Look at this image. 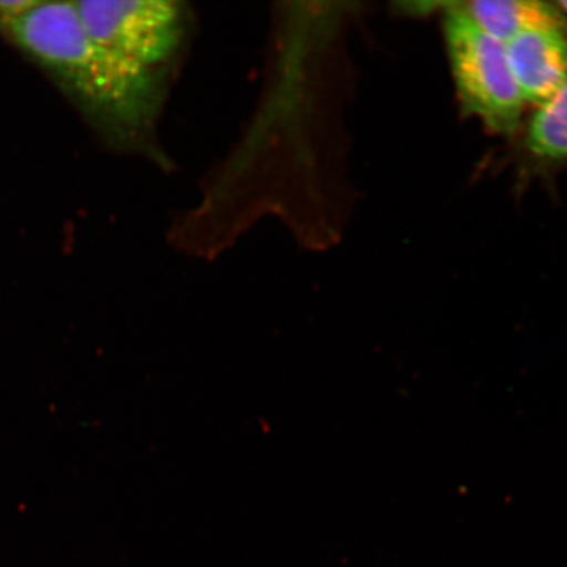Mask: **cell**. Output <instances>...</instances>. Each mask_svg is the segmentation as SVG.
I'll use <instances>...</instances> for the list:
<instances>
[{
	"mask_svg": "<svg viewBox=\"0 0 567 567\" xmlns=\"http://www.w3.org/2000/svg\"><path fill=\"white\" fill-rule=\"evenodd\" d=\"M0 28L101 122L118 131L137 130L147 123L153 75L120 65L99 48L75 2H39Z\"/></svg>",
	"mask_w": 567,
	"mask_h": 567,
	"instance_id": "obj_1",
	"label": "cell"
},
{
	"mask_svg": "<svg viewBox=\"0 0 567 567\" xmlns=\"http://www.w3.org/2000/svg\"><path fill=\"white\" fill-rule=\"evenodd\" d=\"M443 11L446 52L463 110L492 132L509 136L519 130L524 101L505 44L482 31L460 3H445Z\"/></svg>",
	"mask_w": 567,
	"mask_h": 567,
	"instance_id": "obj_2",
	"label": "cell"
},
{
	"mask_svg": "<svg viewBox=\"0 0 567 567\" xmlns=\"http://www.w3.org/2000/svg\"><path fill=\"white\" fill-rule=\"evenodd\" d=\"M95 44L120 65L153 75L179 49L182 4L172 0H82L75 2Z\"/></svg>",
	"mask_w": 567,
	"mask_h": 567,
	"instance_id": "obj_3",
	"label": "cell"
},
{
	"mask_svg": "<svg viewBox=\"0 0 567 567\" xmlns=\"http://www.w3.org/2000/svg\"><path fill=\"white\" fill-rule=\"evenodd\" d=\"M505 47L524 103L540 105L567 82V25L522 33Z\"/></svg>",
	"mask_w": 567,
	"mask_h": 567,
	"instance_id": "obj_4",
	"label": "cell"
},
{
	"mask_svg": "<svg viewBox=\"0 0 567 567\" xmlns=\"http://www.w3.org/2000/svg\"><path fill=\"white\" fill-rule=\"evenodd\" d=\"M460 4L482 31L502 44L538 28L567 25L557 4L537 0H478Z\"/></svg>",
	"mask_w": 567,
	"mask_h": 567,
	"instance_id": "obj_5",
	"label": "cell"
},
{
	"mask_svg": "<svg viewBox=\"0 0 567 567\" xmlns=\"http://www.w3.org/2000/svg\"><path fill=\"white\" fill-rule=\"evenodd\" d=\"M527 147L538 158L567 161V82L538 105L528 125Z\"/></svg>",
	"mask_w": 567,
	"mask_h": 567,
	"instance_id": "obj_6",
	"label": "cell"
},
{
	"mask_svg": "<svg viewBox=\"0 0 567 567\" xmlns=\"http://www.w3.org/2000/svg\"><path fill=\"white\" fill-rule=\"evenodd\" d=\"M39 2L40 0H0V25L23 17Z\"/></svg>",
	"mask_w": 567,
	"mask_h": 567,
	"instance_id": "obj_7",
	"label": "cell"
},
{
	"mask_svg": "<svg viewBox=\"0 0 567 567\" xmlns=\"http://www.w3.org/2000/svg\"><path fill=\"white\" fill-rule=\"evenodd\" d=\"M557 6L559 7V9H561L564 13H567V0H564V2H559Z\"/></svg>",
	"mask_w": 567,
	"mask_h": 567,
	"instance_id": "obj_8",
	"label": "cell"
}]
</instances>
